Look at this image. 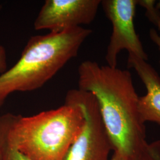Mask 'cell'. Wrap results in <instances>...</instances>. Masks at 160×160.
I'll list each match as a JSON object with an SVG mask.
<instances>
[{"label": "cell", "mask_w": 160, "mask_h": 160, "mask_svg": "<svg viewBox=\"0 0 160 160\" xmlns=\"http://www.w3.org/2000/svg\"><path fill=\"white\" fill-rule=\"evenodd\" d=\"M78 86L96 98L113 152L131 160H149L146 128L131 72L87 60L78 68Z\"/></svg>", "instance_id": "cell-1"}, {"label": "cell", "mask_w": 160, "mask_h": 160, "mask_svg": "<svg viewBox=\"0 0 160 160\" xmlns=\"http://www.w3.org/2000/svg\"><path fill=\"white\" fill-rule=\"evenodd\" d=\"M92 32L77 27L30 37L16 63L0 74V108L12 93L33 92L45 85L78 55Z\"/></svg>", "instance_id": "cell-2"}, {"label": "cell", "mask_w": 160, "mask_h": 160, "mask_svg": "<svg viewBox=\"0 0 160 160\" xmlns=\"http://www.w3.org/2000/svg\"><path fill=\"white\" fill-rule=\"evenodd\" d=\"M84 123L80 106L65 100L57 109L23 116L11 114L7 143L33 160H62Z\"/></svg>", "instance_id": "cell-3"}, {"label": "cell", "mask_w": 160, "mask_h": 160, "mask_svg": "<svg viewBox=\"0 0 160 160\" xmlns=\"http://www.w3.org/2000/svg\"><path fill=\"white\" fill-rule=\"evenodd\" d=\"M65 100L80 106L84 123L62 160H109L112 148L95 97L89 92L77 88L69 90Z\"/></svg>", "instance_id": "cell-4"}, {"label": "cell", "mask_w": 160, "mask_h": 160, "mask_svg": "<svg viewBox=\"0 0 160 160\" xmlns=\"http://www.w3.org/2000/svg\"><path fill=\"white\" fill-rule=\"evenodd\" d=\"M137 5V0L101 1L103 11L112 26L105 55L107 65L112 68L118 67V56L123 50L143 60H148V55L134 25Z\"/></svg>", "instance_id": "cell-5"}, {"label": "cell", "mask_w": 160, "mask_h": 160, "mask_svg": "<svg viewBox=\"0 0 160 160\" xmlns=\"http://www.w3.org/2000/svg\"><path fill=\"white\" fill-rule=\"evenodd\" d=\"M101 0H46L34 20L36 30L61 32L92 23Z\"/></svg>", "instance_id": "cell-6"}, {"label": "cell", "mask_w": 160, "mask_h": 160, "mask_svg": "<svg viewBox=\"0 0 160 160\" xmlns=\"http://www.w3.org/2000/svg\"><path fill=\"white\" fill-rule=\"evenodd\" d=\"M128 67L137 73L146 88V94L139 98V110L141 118L160 125V76L147 61L129 53Z\"/></svg>", "instance_id": "cell-7"}, {"label": "cell", "mask_w": 160, "mask_h": 160, "mask_svg": "<svg viewBox=\"0 0 160 160\" xmlns=\"http://www.w3.org/2000/svg\"><path fill=\"white\" fill-rule=\"evenodd\" d=\"M11 114L7 113L0 116L1 160H33L10 145L6 141V131Z\"/></svg>", "instance_id": "cell-8"}, {"label": "cell", "mask_w": 160, "mask_h": 160, "mask_svg": "<svg viewBox=\"0 0 160 160\" xmlns=\"http://www.w3.org/2000/svg\"><path fill=\"white\" fill-rule=\"evenodd\" d=\"M137 3L146 10V16L158 28L160 25V3L155 6V1L153 0H137Z\"/></svg>", "instance_id": "cell-9"}, {"label": "cell", "mask_w": 160, "mask_h": 160, "mask_svg": "<svg viewBox=\"0 0 160 160\" xmlns=\"http://www.w3.org/2000/svg\"><path fill=\"white\" fill-rule=\"evenodd\" d=\"M148 152L149 160H160V140L148 143Z\"/></svg>", "instance_id": "cell-10"}, {"label": "cell", "mask_w": 160, "mask_h": 160, "mask_svg": "<svg viewBox=\"0 0 160 160\" xmlns=\"http://www.w3.org/2000/svg\"><path fill=\"white\" fill-rule=\"evenodd\" d=\"M7 69V55L6 48L0 45V74Z\"/></svg>", "instance_id": "cell-11"}, {"label": "cell", "mask_w": 160, "mask_h": 160, "mask_svg": "<svg viewBox=\"0 0 160 160\" xmlns=\"http://www.w3.org/2000/svg\"><path fill=\"white\" fill-rule=\"evenodd\" d=\"M159 30L160 33L154 29H151L149 30V38L151 40H152L158 47V51L160 52V60L159 62L160 63V26L158 28Z\"/></svg>", "instance_id": "cell-12"}, {"label": "cell", "mask_w": 160, "mask_h": 160, "mask_svg": "<svg viewBox=\"0 0 160 160\" xmlns=\"http://www.w3.org/2000/svg\"><path fill=\"white\" fill-rule=\"evenodd\" d=\"M109 160H131L129 159L128 158H127L126 157L120 154L119 153L117 152H113V154L112 155V156L109 158Z\"/></svg>", "instance_id": "cell-13"}, {"label": "cell", "mask_w": 160, "mask_h": 160, "mask_svg": "<svg viewBox=\"0 0 160 160\" xmlns=\"http://www.w3.org/2000/svg\"><path fill=\"white\" fill-rule=\"evenodd\" d=\"M1 151H0V160H1Z\"/></svg>", "instance_id": "cell-14"}, {"label": "cell", "mask_w": 160, "mask_h": 160, "mask_svg": "<svg viewBox=\"0 0 160 160\" xmlns=\"http://www.w3.org/2000/svg\"><path fill=\"white\" fill-rule=\"evenodd\" d=\"M1 8H2V7H1V6H0V10H1Z\"/></svg>", "instance_id": "cell-15"}]
</instances>
